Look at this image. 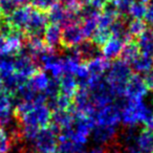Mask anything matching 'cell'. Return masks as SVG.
I'll list each match as a JSON object with an SVG mask.
<instances>
[{
	"label": "cell",
	"mask_w": 153,
	"mask_h": 153,
	"mask_svg": "<svg viewBox=\"0 0 153 153\" xmlns=\"http://www.w3.org/2000/svg\"><path fill=\"white\" fill-rule=\"evenodd\" d=\"M49 82V76L46 72L43 70H37L32 76H30L27 80V84L37 92H43L45 88L47 87Z\"/></svg>",
	"instance_id": "cell-24"
},
{
	"label": "cell",
	"mask_w": 153,
	"mask_h": 153,
	"mask_svg": "<svg viewBox=\"0 0 153 153\" xmlns=\"http://www.w3.org/2000/svg\"><path fill=\"white\" fill-rule=\"evenodd\" d=\"M4 18V16H3V14H2V12H1V10H0V22H1V20Z\"/></svg>",
	"instance_id": "cell-42"
},
{
	"label": "cell",
	"mask_w": 153,
	"mask_h": 153,
	"mask_svg": "<svg viewBox=\"0 0 153 153\" xmlns=\"http://www.w3.org/2000/svg\"><path fill=\"white\" fill-rule=\"evenodd\" d=\"M152 71H153V68H152Z\"/></svg>",
	"instance_id": "cell-47"
},
{
	"label": "cell",
	"mask_w": 153,
	"mask_h": 153,
	"mask_svg": "<svg viewBox=\"0 0 153 153\" xmlns=\"http://www.w3.org/2000/svg\"><path fill=\"white\" fill-rule=\"evenodd\" d=\"M140 48L136 44L135 40H131L129 42H126L123 46V49L120 55V59L126 61L128 64H130L138 55H140Z\"/></svg>",
	"instance_id": "cell-25"
},
{
	"label": "cell",
	"mask_w": 153,
	"mask_h": 153,
	"mask_svg": "<svg viewBox=\"0 0 153 153\" xmlns=\"http://www.w3.org/2000/svg\"><path fill=\"white\" fill-rule=\"evenodd\" d=\"M148 88L140 74H131L129 80L126 83L125 87V97L129 100H138L144 99V97L148 92Z\"/></svg>",
	"instance_id": "cell-8"
},
{
	"label": "cell",
	"mask_w": 153,
	"mask_h": 153,
	"mask_svg": "<svg viewBox=\"0 0 153 153\" xmlns=\"http://www.w3.org/2000/svg\"><path fill=\"white\" fill-rule=\"evenodd\" d=\"M150 2H153V0H150Z\"/></svg>",
	"instance_id": "cell-46"
},
{
	"label": "cell",
	"mask_w": 153,
	"mask_h": 153,
	"mask_svg": "<svg viewBox=\"0 0 153 153\" xmlns=\"http://www.w3.org/2000/svg\"><path fill=\"white\" fill-rule=\"evenodd\" d=\"M19 7L20 5L17 0H0V10L4 17L10 16Z\"/></svg>",
	"instance_id": "cell-33"
},
{
	"label": "cell",
	"mask_w": 153,
	"mask_h": 153,
	"mask_svg": "<svg viewBox=\"0 0 153 153\" xmlns=\"http://www.w3.org/2000/svg\"><path fill=\"white\" fill-rule=\"evenodd\" d=\"M96 125L117 126L121 122V109L114 104H109L96 110L92 115Z\"/></svg>",
	"instance_id": "cell-7"
},
{
	"label": "cell",
	"mask_w": 153,
	"mask_h": 153,
	"mask_svg": "<svg viewBox=\"0 0 153 153\" xmlns=\"http://www.w3.org/2000/svg\"><path fill=\"white\" fill-rule=\"evenodd\" d=\"M11 148V138L2 127H0V153H9Z\"/></svg>",
	"instance_id": "cell-36"
},
{
	"label": "cell",
	"mask_w": 153,
	"mask_h": 153,
	"mask_svg": "<svg viewBox=\"0 0 153 153\" xmlns=\"http://www.w3.org/2000/svg\"><path fill=\"white\" fill-rule=\"evenodd\" d=\"M124 44H125V42H123L121 39L111 36V38L108 39L101 47L102 56L109 61L117 59V58H120Z\"/></svg>",
	"instance_id": "cell-17"
},
{
	"label": "cell",
	"mask_w": 153,
	"mask_h": 153,
	"mask_svg": "<svg viewBox=\"0 0 153 153\" xmlns=\"http://www.w3.org/2000/svg\"><path fill=\"white\" fill-rule=\"evenodd\" d=\"M30 10H32L30 5H23V7H19L11 15L7 16V21L10 22V24H11L14 30H19L24 32V28H25L26 23H27Z\"/></svg>",
	"instance_id": "cell-13"
},
{
	"label": "cell",
	"mask_w": 153,
	"mask_h": 153,
	"mask_svg": "<svg viewBox=\"0 0 153 153\" xmlns=\"http://www.w3.org/2000/svg\"><path fill=\"white\" fill-rule=\"evenodd\" d=\"M147 5L148 4L133 1L129 11V18H131V19H143L145 14H146Z\"/></svg>",
	"instance_id": "cell-30"
},
{
	"label": "cell",
	"mask_w": 153,
	"mask_h": 153,
	"mask_svg": "<svg viewBox=\"0 0 153 153\" xmlns=\"http://www.w3.org/2000/svg\"><path fill=\"white\" fill-rule=\"evenodd\" d=\"M57 2L58 0H30V5L39 11L47 12Z\"/></svg>",
	"instance_id": "cell-34"
},
{
	"label": "cell",
	"mask_w": 153,
	"mask_h": 153,
	"mask_svg": "<svg viewBox=\"0 0 153 153\" xmlns=\"http://www.w3.org/2000/svg\"><path fill=\"white\" fill-rule=\"evenodd\" d=\"M39 68L37 67V65L30 57L20 53L15 55V57H14V71L26 76L28 79Z\"/></svg>",
	"instance_id": "cell-12"
},
{
	"label": "cell",
	"mask_w": 153,
	"mask_h": 153,
	"mask_svg": "<svg viewBox=\"0 0 153 153\" xmlns=\"http://www.w3.org/2000/svg\"><path fill=\"white\" fill-rule=\"evenodd\" d=\"M44 94L46 96V99L55 98L58 94H60V83L58 78H49V82L47 87L45 88Z\"/></svg>",
	"instance_id": "cell-32"
},
{
	"label": "cell",
	"mask_w": 153,
	"mask_h": 153,
	"mask_svg": "<svg viewBox=\"0 0 153 153\" xmlns=\"http://www.w3.org/2000/svg\"><path fill=\"white\" fill-rule=\"evenodd\" d=\"M71 100L72 105L69 109H71L72 111H76V112L82 113V114L92 117V115L96 112V108H94V104L91 102L88 88L78 87V89L74 92Z\"/></svg>",
	"instance_id": "cell-6"
},
{
	"label": "cell",
	"mask_w": 153,
	"mask_h": 153,
	"mask_svg": "<svg viewBox=\"0 0 153 153\" xmlns=\"http://www.w3.org/2000/svg\"><path fill=\"white\" fill-rule=\"evenodd\" d=\"M84 35L80 24H71L62 27L61 46L64 49L74 47L84 40Z\"/></svg>",
	"instance_id": "cell-9"
},
{
	"label": "cell",
	"mask_w": 153,
	"mask_h": 153,
	"mask_svg": "<svg viewBox=\"0 0 153 153\" xmlns=\"http://www.w3.org/2000/svg\"><path fill=\"white\" fill-rule=\"evenodd\" d=\"M72 48L76 51L80 61L84 62V63L90 61V60L96 57L102 56L101 46L96 44L91 39H85V40H83L81 43H79L76 46L72 47Z\"/></svg>",
	"instance_id": "cell-11"
},
{
	"label": "cell",
	"mask_w": 153,
	"mask_h": 153,
	"mask_svg": "<svg viewBox=\"0 0 153 153\" xmlns=\"http://www.w3.org/2000/svg\"><path fill=\"white\" fill-rule=\"evenodd\" d=\"M58 2L66 10H78L80 7L76 4V0H58Z\"/></svg>",
	"instance_id": "cell-38"
},
{
	"label": "cell",
	"mask_w": 153,
	"mask_h": 153,
	"mask_svg": "<svg viewBox=\"0 0 153 153\" xmlns=\"http://www.w3.org/2000/svg\"><path fill=\"white\" fill-rule=\"evenodd\" d=\"M72 119H74V113L70 109H58V110L51 111V123L53 125L61 128L67 127L71 124Z\"/></svg>",
	"instance_id": "cell-23"
},
{
	"label": "cell",
	"mask_w": 153,
	"mask_h": 153,
	"mask_svg": "<svg viewBox=\"0 0 153 153\" xmlns=\"http://www.w3.org/2000/svg\"><path fill=\"white\" fill-rule=\"evenodd\" d=\"M24 153H44V152H41V151H38L34 148H27L24 151Z\"/></svg>",
	"instance_id": "cell-41"
},
{
	"label": "cell",
	"mask_w": 153,
	"mask_h": 153,
	"mask_svg": "<svg viewBox=\"0 0 153 153\" xmlns=\"http://www.w3.org/2000/svg\"><path fill=\"white\" fill-rule=\"evenodd\" d=\"M47 24H48L47 12L39 11V10L32 7L30 16H28L27 23L24 28L25 37L26 38L35 37V38L43 39Z\"/></svg>",
	"instance_id": "cell-5"
},
{
	"label": "cell",
	"mask_w": 153,
	"mask_h": 153,
	"mask_svg": "<svg viewBox=\"0 0 153 153\" xmlns=\"http://www.w3.org/2000/svg\"><path fill=\"white\" fill-rule=\"evenodd\" d=\"M0 76H1V80H2V89L9 92L10 94H15L16 90L20 86L25 84L28 80L26 76H22V74H18L16 71L9 72V74H2Z\"/></svg>",
	"instance_id": "cell-15"
},
{
	"label": "cell",
	"mask_w": 153,
	"mask_h": 153,
	"mask_svg": "<svg viewBox=\"0 0 153 153\" xmlns=\"http://www.w3.org/2000/svg\"><path fill=\"white\" fill-rule=\"evenodd\" d=\"M146 22L143 21L142 19H129L128 20V32L129 35L131 36V38L133 40H135L147 28Z\"/></svg>",
	"instance_id": "cell-28"
},
{
	"label": "cell",
	"mask_w": 153,
	"mask_h": 153,
	"mask_svg": "<svg viewBox=\"0 0 153 153\" xmlns=\"http://www.w3.org/2000/svg\"><path fill=\"white\" fill-rule=\"evenodd\" d=\"M152 109L147 106L143 99L129 100L121 110V122L125 126H133L143 123L144 120L152 112Z\"/></svg>",
	"instance_id": "cell-2"
},
{
	"label": "cell",
	"mask_w": 153,
	"mask_h": 153,
	"mask_svg": "<svg viewBox=\"0 0 153 153\" xmlns=\"http://www.w3.org/2000/svg\"><path fill=\"white\" fill-rule=\"evenodd\" d=\"M128 20H129V17L117 16L114 21L112 22V24L110 25V27H109L111 36L121 39L125 43L133 40L131 38V36L129 35V32H128V27H127Z\"/></svg>",
	"instance_id": "cell-16"
},
{
	"label": "cell",
	"mask_w": 153,
	"mask_h": 153,
	"mask_svg": "<svg viewBox=\"0 0 153 153\" xmlns=\"http://www.w3.org/2000/svg\"><path fill=\"white\" fill-rule=\"evenodd\" d=\"M2 89V80H1V76H0V90Z\"/></svg>",
	"instance_id": "cell-43"
},
{
	"label": "cell",
	"mask_w": 153,
	"mask_h": 153,
	"mask_svg": "<svg viewBox=\"0 0 153 153\" xmlns=\"http://www.w3.org/2000/svg\"><path fill=\"white\" fill-rule=\"evenodd\" d=\"M117 153H125L124 151H120V152H117Z\"/></svg>",
	"instance_id": "cell-45"
},
{
	"label": "cell",
	"mask_w": 153,
	"mask_h": 153,
	"mask_svg": "<svg viewBox=\"0 0 153 153\" xmlns=\"http://www.w3.org/2000/svg\"><path fill=\"white\" fill-rule=\"evenodd\" d=\"M131 70L134 74H146L147 72L151 71L153 68V58L150 56L140 53L131 63L129 64Z\"/></svg>",
	"instance_id": "cell-18"
},
{
	"label": "cell",
	"mask_w": 153,
	"mask_h": 153,
	"mask_svg": "<svg viewBox=\"0 0 153 153\" xmlns=\"http://www.w3.org/2000/svg\"><path fill=\"white\" fill-rule=\"evenodd\" d=\"M114 3L119 16L129 17V11L133 3V0H114Z\"/></svg>",
	"instance_id": "cell-35"
},
{
	"label": "cell",
	"mask_w": 153,
	"mask_h": 153,
	"mask_svg": "<svg viewBox=\"0 0 153 153\" xmlns=\"http://www.w3.org/2000/svg\"><path fill=\"white\" fill-rule=\"evenodd\" d=\"M135 42L140 53L153 58V27L146 28L135 39Z\"/></svg>",
	"instance_id": "cell-19"
},
{
	"label": "cell",
	"mask_w": 153,
	"mask_h": 153,
	"mask_svg": "<svg viewBox=\"0 0 153 153\" xmlns=\"http://www.w3.org/2000/svg\"><path fill=\"white\" fill-rule=\"evenodd\" d=\"M83 148L84 145L79 144L69 138H65V140H59L56 153H78L80 151H83Z\"/></svg>",
	"instance_id": "cell-26"
},
{
	"label": "cell",
	"mask_w": 153,
	"mask_h": 153,
	"mask_svg": "<svg viewBox=\"0 0 153 153\" xmlns=\"http://www.w3.org/2000/svg\"><path fill=\"white\" fill-rule=\"evenodd\" d=\"M60 128L49 123L46 127L40 128L32 140L33 148L44 153H56L59 143Z\"/></svg>",
	"instance_id": "cell-3"
},
{
	"label": "cell",
	"mask_w": 153,
	"mask_h": 153,
	"mask_svg": "<svg viewBox=\"0 0 153 153\" xmlns=\"http://www.w3.org/2000/svg\"><path fill=\"white\" fill-rule=\"evenodd\" d=\"M66 15V9H64L61 4L56 3L47 11V18L49 23L58 24L61 27Z\"/></svg>",
	"instance_id": "cell-27"
},
{
	"label": "cell",
	"mask_w": 153,
	"mask_h": 153,
	"mask_svg": "<svg viewBox=\"0 0 153 153\" xmlns=\"http://www.w3.org/2000/svg\"><path fill=\"white\" fill-rule=\"evenodd\" d=\"M78 153H86V152H84V151H80V152H78Z\"/></svg>",
	"instance_id": "cell-44"
},
{
	"label": "cell",
	"mask_w": 153,
	"mask_h": 153,
	"mask_svg": "<svg viewBox=\"0 0 153 153\" xmlns=\"http://www.w3.org/2000/svg\"><path fill=\"white\" fill-rule=\"evenodd\" d=\"M110 38H111V33H110V30H109V28L98 27L96 32H94V36L91 37V40L94 41L96 44H98L99 46L102 47V45Z\"/></svg>",
	"instance_id": "cell-31"
},
{
	"label": "cell",
	"mask_w": 153,
	"mask_h": 153,
	"mask_svg": "<svg viewBox=\"0 0 153 153\" xmlns=\"http://www.w3.org/2000/svg\"><path fill=\"white\" fill-rule=\"evenodd\" d=\"M86 65L91 76H102L108 70L110 62L109 60L105 59L103 56H99L86 62Z\"/></svg>",
	"instance_id": "cell-21"
},
{
	"label": "cell",
	"mask_w": 153,
	"mask_h": 153,
	"mask_svg": "<svg viewBox=\"0 0 153 153\" xmlns=\"http://www.w3.org/2000/svg\"><path fill=\"white\" fill-rule=\"evenodd\" d=\"M117 126L94 125L90 135L92 136V140L97 145L106 146L117 140Z\"/></svg>",
	"instance_id": "cell-10"
},
{
	"label": "cell",
	"mask_w": 153,
	"mask_h": 153,
	"mask_svg": "<svg viewBox=\"0 0 153 153\" xmlns=\"http://www.w3.org/2000/svg\"><path fill=\"white\" fill-rule=\"evenodd\" d=\"M132 74L130 65L122 59H115L107 70L106 80L110 84L115 97H125L126 83Z\"/></svg>",
	"instance_id": "cell-1"
},
{
	"label": "cell",
	"mask_w": 153,
	"mask_h": 153,
	"mask_svg": "<svg viewBox=\"0 0 153 153\" xmlns=\"http://www.w3.org/2000/svg\"><path fill=\"white\" fill-rule=\"evenodd\" d=\"M81 28L83 32L84 38L85 39H91L94 36V32L98 28V17L87 18L81 21Z\"/></svg>",
	"instance_id": "cell-29"
},
{
	"label": "cell",
	"mask_w": 153,
	"mask_h": 153,
	"mask_svg": "<svg viewBox=\"0 0 153 153\" xmlns=\"http://www.w3.org/2000/svg\"><path fill=\"white\" fill-rule=\"evenodd\" d=\"M145 22L150 25V27H153V2H150L147 5L146 14L144 16Z\"/></svg>",
	"instance_id": "cell-37"
},
{
	"label": "cell",
	"mask_w": 153,
	"mask_h": 153,
	"mask_svg": "<svg viewBox=\"0 0 153 153\" xmlns=\"http://www.w3.org/2000/svg\"><path fill=\"white\" fill-rule=\"evenodd\" d=\"M59 83H60V94L67 96L72 99L74 92L78 89V83L74 78V74H64L59 78Z\"/></svg>",
	"instance_id": "cell-22"
},
{
	"label": "cell",
	"mask_w": 153,
	"mask_h": 153,
	"mask_svg": "<svg viewBox=\"0 0 153 153\" xmlns=\"http://www.w3.org/2000/svg\"><path fill=\"white\" fill-rule=\"evenodd\" d=\"M143 78H144V81H145V83H146L147 88L153 90V71L152 70L147 72L146 74H144Z\"/></svg>",
	"instance_id": "cell-39"
},
{
	"label": "cell",
	"mask_w": 153,
	"mask_h": 153,
	"mask_svg": "<svg viewBox=\"0 0 153 153\" xmlns=\"http://www.w3.org/2000/svg\"><path fill=\"white\" fill-rule=\"evenodd\" d=\"M76 2L79 7H82V5H85V4L90 3L91 2V0H76Z\"/></svg>",
	"instance_id": "cell-40"
},
{
	"label": "cell",
	"mask_w": 153,
	"mask_h": 153,
	"mask_svg": "<svg viewBox=\"0 0 153 153\" xmlns=\"http://www.w3.org/2000/svg\"><path fill=\"white\" fill-rule=\"evenodd\" d=\"M135 145L143 153H153V130L143 128L138 131Z\"/></svg>",
	"instance_id": "cell-20"
},
{
	"label": "cell",
	"mask_w": 153,
	"mask_h": 153,
	"mask_svg": "<svg viewBox=\"0 0 153 153\" xmlns=\"http://www.w3.org/2000/svg\"><path fill=\"white\" fill-rule=\"evenodd\" d=\"M51 111L46 104H35L33 109L22 115L17 117L21 123L22 127H32L36 129L46 127L51 123Z\"/></svg>",
	"instance_id": "cell-4"
},
{
	"label": "cell",
	"mask_w": 153,
	"mask_h": 153,
	"mask_svg": "<svg viewBox=\"0 0 153 153\" xmlns=\"http://www.w3.org/2000/svg\"><path fill=\"white\" fill-rule=\"evenodd\" d=\"M61 32L62 28L58 24H47L44 32V36H43V41H44L45 45L48 46L49 48L63 51L64 48L61 46Z\"/></svg>",
	"instance_id": "cell-14"
}]
</instances>
